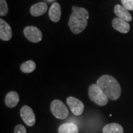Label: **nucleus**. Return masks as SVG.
I'll return each mask as SVG.
<instances>
[{
	"label": "nucleus",
	"mask_w": 133,
	"mask_h": 133,
	"mask_svg": "<svg viewBox=\"0 0 133 133\" xmlns=\"http://www.w3.org/2000/svg\"><path fill=\"white\" fill-rule=\"evenodd\" d=\"M36 65L33 61H28L21 64V70L24 74H30L36 69Z\"/></svg>",
	"instance_id": "obj_16"
},
{
	"label": "nucleus",
	"mask_w": 133,
	"mask_h": 133,
	"mask_svg": "<svg viewBox=\"0 0 133 133\" xmlns=\"http://www.w3.org/2000/svg\"><path fill=\"white\" fill-rule=\"evenodd\" d=\"M114 12L117 17L119 19L124 20L126 22H131L132 21V16L130 13L128 12V10H127L125 8L119 4H116L115 6Z\"/></svg>",
	"instance_id": "obj_10"
},
{
	"label": "nucleus",
	"mask_w": 133,
	"mask_h": 133,
	"mask_svg": "<svg viewBox=\"0 0 133 133\" xmlns=\"http://www.w3.org/2000/svg\"><path fill=\"white\" fill-rule=\"evenodd\" d=\"M8 6L6 0H0V16H5L8 14Z\"/></svg>",
	"instance_id": "obj_17"
},
{
	"label": "nucleus",
	"mask_w": 133,
	"mask_h": 133,
	"mask_svg": "<svg viewBox=\"0 0 133 133\" xmlns=\"http://www.w3.org/2000/svg\"><path fill=\"white\" fill-rule=\"evenodd\" d=\"M50 19L53 22H58L61 17V7L57 3H54L49 10Z\"/></svg>",
	"instance_id": "obj_12"
},
{
	"label": "nucleus",
	"mask_w": 133,
	"mask_h": 133,
	"mask_svg": "<svg viewBox=\"0 0 133 133\" xmlns=\"http://www.w3.org/2000/svg\"><path fill=\"white\" fill-rule=\"evenodd\" d=\"M66 102L71 112L75 115L79 116L83 114L84 109V105L80 100L75 97L70 96L66 98Z\"/></svg>",
	"instance_id": "obj_7"
},
{
	"label": "nucleus",
	"mask_w": 133,
	"mask_h": 133,
	"mask_svg": "<svg viewBox=\"0 0 133 133\" xmlns=\"http://www.w3.org/2000/svg\"><path fill=\"white\" fill-rule=\"evenodd\" d=\"M123 6L128 11H133V0H121Z\"/></svg>",
	"instance_id": "obj_18"
},
{
	"label": "nucleus",
	"mask_w": 133,
	"mask_h": 133,
	"mask_svg": "<svg viewBox=\"0 0 133 133\" xmlns=\"http://www.w3.org/2000/svg\"><path fill=\"white\" fill-rule=\"evenodd\" d=\"M14 133H26V128L22 124H18L15 127Z\"/></svg>",
	"instance_id": "obj_19"
},
{
	"label": "nucleus",
	"mask_w": 133,
	"mask_h": 133,
	"mask_svg": "<svg viewBox=\"0 0 133 133\" xmlns=\"http://www.w3.org/2000/svg\"><path fill=\"white\" fill-rule=\"evenodd\" d=\"M50 109L53 115L58 119H64L69 116V109L61 100L55 99L52 101L51 103Z\"/></svg>",
	"instance_id": "obj_4"
},
{
	"label": "nucleus",
	"mask_w": 133,
	"mask_h": 133,
	"mask_svg": "<svg viewBox=\"0 0 133 133\" xmlns=\"http://www.w3.org/2000/svg\"><path fill=\"white\" fill-rule=\"evenodd\" d=\"M20 114L22 120L28 126L31 127L35 124V114L30 107L28 105L23 106L20 111Z\"/></svg>",
	"instance_id": "obj_6"
},
{
	"label": "nucleus",
	"mask_w": 133,
	"mask_h": 133,
	"mask_svg": "<svg viewBox=\"0 0 133 133\" xmlns=\"http://www.w3.org/2000/svg\"><path fill=\"white\" fill-rule=\"evenodd\" d=\"M96 84L107 97L111 100L115 101L120 97L121 93L120 84L114 76L109 75L101 76L97 79Z\"/></svg>",
	"instance_id": "obj_2"
},
{
	"label": "nucleus",
	"mask_w": 133,
	"mask_h": 133,
	"mask_svg": "<svg viewBox=\"0 0 133 133\" xmlns=\"http://www.w3.org/2000/svg\"><path fill=\"white\" fill-rule=\"evenodd\" d=\"M48 8V5L46 3L39 2L31 6L30 8V14L35 17L41 16L45 14Z\"/></svg>",
	"instance_id": "obj_11"
},
{
	"label": "nucleus",
	"mask_w": 133,
	"mask_h": 133,
	"mask_svg": "<svg viewBox=\"0 0 133 133\" xmlns=\"http://www.w3.org/2000/svg\"><path fill=\"white\" fill-rule=\"evenodd\" d=\"M24 34L28 40L34 43H39L43 38V34L40 30L34 26H28L25 28Z\"/></svg>",
	"instance_id": "obj_5"
},
{
	"label": "nucleus",
	"mask_w": 133,
	"mask_h": 133,
	"mask_svg": "<svg viewBox=\"0 0 133 133\" xmlns=\"http://www.w3.org/2000/svg\"><path fill=\"white\" fill-rule=\"evenodd\" d=\"M4 102L7 107L14 108L19 102V95L16 91L9 92L5 97Z\"/></svg>",
	"instance_id": "obj_13"
},
{
	"label": "nucleus",
	"mask_w": 133,
	"mask_h": 133,
	"mask_svg": "<svg viewBox=\"0 0 133 133\" xmlns=\"http://www.w3.org/2000/svg\"><path fill=\"white\" fill-rule=\"evenodd\" d=\"M88 94L91 101L98 105L104 106L107 104L108 97L97 84L90 85L88 89Z\"/></svg>",
	"instance_id": "obj_3"
},
{
	"label": "nucleus",
	"mask_w": 133,
	"mask_h": 133,
	"mask_svg": "<svg viewBox=\"0 0 133 133\" xmlns=\"http://www.w3.org/2000/svg\"><path fill=\"white\" fill-rule=\"evenodd\" d=\"M12 31L11 26L3 19H0V38L3 41H7L11 39Z\"/></svg>",
	"instance_id": "obj_8"
},
{
	"label": "nucleus",
	"mask_w": 133,
	"mask_h": 133,
	"mask_svg": "<svg viewBox=\"0 0 133 133\" xmlns=\"http://www.w3.org/2000/svg\"><path fill=\"white\" fill-rule=\"evenodd\" d=\"M112 26L114 29L121 33H127L130 30V25L128 22L119 19L115 18L112 21Z\"/></svg>",
	"instance_id": "obj_9"
},
{
	"label": "nucleus",
	"mask_w": 133,
	"mask_h": 133,
	"mask_svg": "<svg viewBox=\"0 0 133 133\" xmlns=\"http://www.w3.org/2000/svg\"><path fill=\"white\" fill-rule=\"evenodd\" d=\"M89 14L88 10L84 8L74 6L68 23L71 32L77 35L82 32L88 25Z\"/></svg>",
	"instance_id": "obj_1"
},
{
	"label": "nucleus",
	"mask_w": 133,
	"mask_h": 133,
	"mask_svg": "<svg viewBox=\"0 0 133 133\" xmlns=\"http://www.w3.org/2000/svg\"><path fill=\"white\" fill-rule=\"evenodd\" d=\"M78 126L73 123H66L61 124L58 128V133H78Z\"/></svg>",
	"instance_id": "obj_14"
},
{
	"label": "nucleus",
	"mask_w": 133,
	"mask_h": 133,
	"mask_svg": "<svg viewBox=\"0 0 133 133\" xmlns=\"http://www.w3.org/2000/svg\"><path fill=\"white\" fill-rule=\"evenodd\" d=\"M124 129L118 123H110L106 124L103 128V133H123Z\"/></svg>",
	"instance_id": "obj_15"
}]
</instances>
